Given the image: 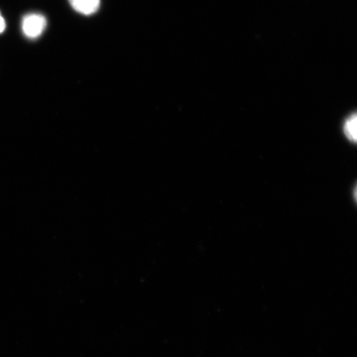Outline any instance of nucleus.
Wrapping results in <instances>:
<instances>
[{
  "instance_id": "f257e3e1",
  "label": "nucleus",
  "mask_w": 357,
  "mask_h": 357,
  "mask_svg": "<svg viewBox=\"0 0 357 357\" xmlns=\"http://www.w3.org/2000/svg\"><path fill=\"white\" fill-rule=\"evenodd\" d=\"M47 26V20L40 13H29L22 21V33L26 38L36 39L41 36Z\"/></svg>"
},
{
  "instance_id": "f03ea898",
  "label": "nucleus",
  "mask_w": 357,
  "mask_h": 357,
  "mask_svg": "<svg viewBox=\"0 0 357 357\" xmlns=\"http://www.w3.org/2000/svg\"><path fill=\"white\" fill-rule=\"evenodd\" d=\"M74 10L84 15H91L99 10L100 0H69Z\"/></svg>"
},
{
  "instance_id": "7ed1b4c3",
  "label": "nucleus",
  "mask_w": 357,
  "mask_h": 357,
  "mask_svg": "<svg viewBox=\"0 0 357 357\" xmlns=\"http://www.w3.org/2000/svg\"><path fill=\"white\" fill-rule=\"evenodd\" d=\"M342 132L347 140L351 142L357 141V117L356 114H351L345 119L342 125Z\"/></svg>"
},
{
  "instance_id": "20e7f679",
  "label": "nucleus",
  "mask_w": 357,
  "mask_h": 357,
  "mask_svg": "<svg viewBox=\"0 0 357 357\" xmlns=\"http://www.w3.org/2000/svg\"><path fill=\"white\" fill-rule=\"evenodd\" d=\"M6 29V20H4L3 17L1 15V13H0V33H2L4 32V30Z\"/></svg>"
}]
</instances>
